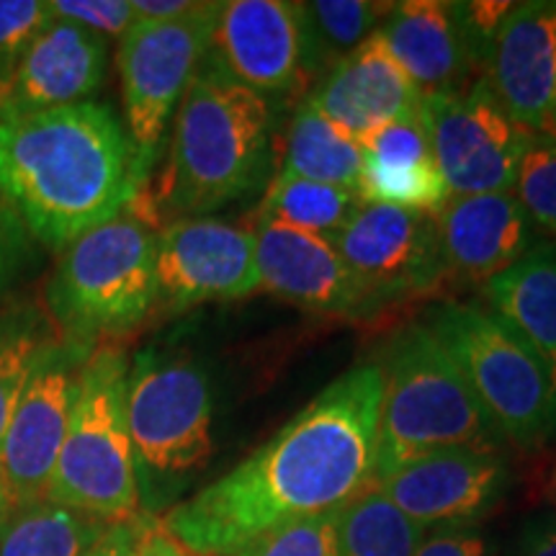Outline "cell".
Returning a JSON list of instances; mask_svg holds the SVG:
<instances>
[{
	"instance_id": "6da1fadb",
	"label": "cell",
	"mask_w": 556,
	"mask_h": 556,
	"mask_svg": "<svg viewBox=\"0 0 556 556\" xmlns=\"http://www.w3.org/2000/svg\"><path fill=\"white\" fill-rule=\"evenodd\" d=\"M381 366L325 387L266 446L163 518L191 556H232L289 520L343 510L377 484Z\"/></svg>"
},
{
	"instance_id": "7a4b0ae2",
	"label": "cell",
	"mask_w": 556,
	"mask_h": 556,
	"mask_svg": "<svg viewBox=\"0 0 556 556\" xmlns=\"http://www.w3.org/2000/svg\"><path fill=\"white\" fill-rule=\"evenodd\" d=\"M142 197L127 129L99 101L0 119V204L62 253Z\"/></svg>"
},
{
	"instance_id": "3957f363",
	"label": "cell",
	"mask_w": 556,
	"mask_h": 556,
	"mask_svg": "<svg viewBox=\"0 0 556 556\" xmlns=\"http://www.w3.org/2000/svg\"><path fill=\"white\" fill-rule=\"evenodd\" d=\"M270 103L206 62L191 80L173 124L160 204L184 217L245 199L270 168Z\"/></svg>"
},
{
	"instance_id": "277c9868",
	"label": "cell",
	"mask_w": 556,
	"mask_h": 556,
	"mask_svg": "<svg viewBox=\"0 0 556 556\" xmlns=\"http://www.w3.org/2000/svg\"><path fill=\"white\" fill-rule=\"evenodd\" d=\"M377 364V482L433 451L495 446V426L426 323L402 330Z\"/></svg>"
},
{
	"instance_id": "5b68a950",
	"label": "cell",
	"mask_w": 556,
	"mask_h": 556,
	"mask_svg": "<svg viewBox=\"0 0 556 556\" xmlns=\"http://www.w3.org/2000/svg\"><path fill=\"white\" fill-rule=\"evenodd\" d=\"M157 232L131 212L62 250L47 283L54 332L88 348L135 330L157 309Z\"/></svg>"
},
{
	"instance_id": "8992f818",
	"label": "cell",
	"mask_w": 556,
	"mask_h": 556,
	"mask_svg": "<svg viewBox=\"0 0 556 556\" xmlns=\"http://www.w3.org/2000/svg\"><path fill=\"white\" fill-rule=\"evenodd\" d=\"M127 377L129 356L119 345L99 343L90 351L45 497L109 526L139 516Z\"/></svg>"
},
{
	"instance_id": "52a82bcc",
	"label": "cell",
	"mask_w": 556,
	"mask_h": 556,
	"mask_svg": "<svg viewBox=\"0 0 556 556\" xmlns=\"http://www.w3.org/2000/svg\"><path fill=\"white\" fill-rule=\"evenodd\" d=\"M497 435L539 448L556 435V381L544 358L479 304L446 302L426 319Z\"/></svg>"
},
{
	"instance_id": "ba28073f",
	"label": "cell",
	"mask_w": 556,
	"mask_h": 556,
	"mask_svg": "<svg viewBox=\"0 0 556 556\" xmlns=\"http://www.w3.org/2000/svg\"><path fill=\"white\" fill-rule=\"evenodd\" d=\"M214 394L193 358L144 348L129 361L127 428L139 486L176 482L212 456Z\"/></svg>"
},
{
	"instance_id": "9c48e42d",
	"label": "cell",
	"mask_w": 556,
	"mask_h": 556,
	"mask_svg": "<svg viewBox=\"0 0 556 556\" xmlns=\"http://www.w3.org/2000/svg\"><path fill=\"white\" fill-rule=\"evenodd\" d=\"M219 3L173 21H135L119 39L116 65L122 75L124 122L135 155V176L144 189L155 168L165 129L204 65Z\"/></svg>"
},
{
	"instance_id": "30bf717a",
	"label": "cell",
	"mask_w": 556,
	"mask_h": 556,
	"mask_svg": "<svg viewBox=\"0 0 556 556\" xmlns=\"http://www.w3.org/2000/svg\"><path fill=\"white\" fill-rule=\"evenodd\" d=\"M420 122L451 197L516 189L526 131L500 106L482 75L456 93L426 96Z\"/></svg>"
},
{
	"instance_id": "8fae6325",
	"label": "cell",
	"mask_w": 556,
	"mask_h": 556,
	"mask_svg": "<svg viewBox=\"0 0 556 556\" xmlns=\"http://www.w3.org/2000/svg\"><path fill=\"white\" fill-rule=\"evenodd\" d=\"M204 62L263 99L294 96L319 75L302 3L289 0L219 3Z\"/></svg>"
},
{
	"instance_id": "7c38bea8",
	"label": "cell",
	"mask_w": 556,
	"mask_h": 556,
	"mask_svg": "<svg viewBox=\"0 0 556 556\" xmlns=\"http://www.w3.org/2000/svg\"><path fill=\"white\" fill-rule=\"evenodd\" d=\"M332 245L371 312L433 294L448 278L433 214L364 201Z\"/></svg>"
},
{
	"instance_id": "4fadbf2b",
	"label": "cell",
	"mask_w": 556,
	"mask_h": 556,
	"mask_svg": "<svg viewBox=\"0 0 556 556\" xmlns=\"http://www.w3.org/2000/svg\"><path fill=\"white\" fill-rule=\"evenodd\" d=\"M93 348L58 338L41 353L21 389L0 443V471L13 510L47 497L65 441L80 368Z\"/></svg>"
},
{
	"instance_id": "5bb4252c",
	"label": "cell",
	"mask_w": 556,
	"mask_h": 556,
	"mask_svg": "<svg viewBox=\"0 0 556 556\" xmlns=\"http://www.w3.org/2000/svg\"><path fill=\"white\" fill-rule=\"evenodd\" d=\"M155 274L163 315L261 291L253 232L214 217L173 219L160 229Z\"/></svg>"
},
{
	"instance_id": "9a60e30c",
	"label": "cell",
	"mask_w": 556,
	"mask_h": 556,
	"mask_svg": "<svg viewBox=\"0 0 556 556\" xmlns=\"http://www.w3.org/2000/svg\"><path fill=\"white\" fill-rule=\"evenodd\" d=\"M482 78L526 135H548L556 80V0L510 5L492 37Z\"/></svg>"
},
{
	"instance_id": "2e32d148",
	"label": "cell",
	"mask_w": 556,
	"mask_h": 556,
	"mask_svg": "<svg viewBox=\"0 0 556 556\" xmlns=\"http://www.w3.org/2000/svg\"><path fill=\"white\" fill-rule=\"evenodd\" d=\"M505 477L495 446H454L415 458L377 486L415 523L464 526L495 503Z\"/></svg>"
},
{
	"instance_id": "e0dca14e",
	"label": "cell",
	"mask_w": 556,
	"mask_h": 556,
	"mask_svg": "<svg viewBox=\"0 0 556 556\" xmlns=\"http://www.w3.org/2000/svg\"><path fill=\"white\" fill-rule=\"evenodd\" d=\"M253 238L261 289L317 315H371L330 240L261 217Z\"/></svg>"
},
{
	"instance_id": "ac0fdd59",
	"label": "cell",
	"mask_w": 556,
	"mask_h": 556,
	"mask_svg": "<svg viewBox=\"0 0 556 556\" xmlns=\"http://www.w3.org/2000/svg\"><path fill=\"white\" fill-rule=\"evenodd\" d=\"M377 34L420 90L422 99L469 88L477 80V73H482L462 3H446V0L394 3Z\"/></svg>"
},
{
	"instance_id": "d6986e66",
	"label": "cell",
	"mask_w": 556,
	"mask_h": 556,
	"mask_svg": "<svg viewBox=\"0 0 556 556\" xmlns=\"http://www.w3.org/2000/svg\"><path fill=\"white\" fill-rule=\"evenodd\" d=\"M304 101L364 144L387 124L415 114L422 96L379 34H374L358 50L338 60Z\"/></svg>"
},
{
	"instance_id": "ffe728a7",
	"label": "cell",
	"mask_w": 556,
	"mask_h": 556,
	"mask_svg": "<svg viewBox=\"0 0 556 556\" xmlns=\"http://www.w3.org/2000/svg\"><path fill=\"white\" fill-rule=\"evenodd\" d=\"M433 219L448 278L482 287L539 242L536 225L513 193L451 197Z\"/></svg>"
},
{
	"instance_id": "44dd1931",
	"label": "cell",
	"mask_w": 556,
	"mask_h": 556,
	"mask_svg": "<svg viewBox=\"0 0 556 556\" xmlns=\"http://www.w3.org/2000/svg\"><path fill=\"white\" fill-rule=\"evenodd\" d=\"M106 37L52 16L21 62L0 119L88 101L106 78Z\"/></svg>"
},
{
	"instance_id": "7402d4cb",
	"label": "cell",
	"mask_w": 556,
	"mask_h": 556,
	"mask_svg": "<svg viewBox=\"0 0 556 556\" xmlns=\"http://www.w3.org/2000/svg\"><path fill=\"white\" fill-rule=\"evenodd\" d=\"M358 197L366 204H389L422 214H438L451 199L420 122V109L366 139Z\"/></svg>"
},
{
	"instance_id": "603a6c76",
	"label": "cell",
	"mask_w": 556,
	"mask_h": 556,
	"mask_svg": "<svg viewBox=\"0 0 556 556\" xmlns=\"http://www.w3.org/2000/svg\"><path fill=\"white\" fill-rule=\"evenodd\" d=\"M486 309L544 358L556 381V242L539 240L516 266L486 281Z\"/></svg>"
},
{
	"instance_id": "cb8c5ba5",
	"label": "cell",
	"mask_w": 556,
	"mask_h": 556,
	"mask_svg": "<svg viewBox=\"0 0 556 556\" xmlns=\"http://www.w3.org/2000/svg\"><path fill=\"white\" fill-rule=\"evenodd\" d=\"M361 170H364V144L325 119L307 101L299 103L289 124L283 165L278 173L358 193Z\"/></svg>"
},
{
	"instance_id": "d4e9b609",
	"label": "cell",
	"mask_w": 556,
	"mask_h": 556,
	"mask_svg": "<svg viewBox=\"0 0 556 556\" xmlns=\"http://www.w3.org/2000/svg\"><path fill=\"white\" fill-rule=\"evenodd\" d=\"M106 531L99 518L41 500L0 520V556H86Z\"/></svg>"
},
{
	"instance_id": "484cf974",
	"label": "cell",
	"mask_w": 556,
	"mask_h": 556,
	"mask_svg": "<svg viewBox=\"0 0 556 556\" xmlns=\"http://www.w3.org/2000/svg\"><path fill=\"white\" fill-rule=\"evenodd\" d=\"M428 528L407 518L377 484L340 510L338 556H415Z\"/></svg>"
},
{
	"instance_id": "4316f807",
	"label": "cell",
	"mask_w": 556,
	"mask_h": 556,
	"mask_svg": "<svg viewBox=\"0 0 556 556\" xmlns=\"http://www.w3.org/2000/svg\"><path fill=\"white\" fill-rule=\"evenodd\" d=\"M361 204L364 201L356 191L278 173L263 197L258 217L276 219L332 242L356 217Z\"/></svg>"
},
{
	"instance_id": "83f0119b",
	"label": "cell",
	"mask_w": 556,
	"mask_h": 556,
	"mask_svg": "<svg viewBox=\"0 0 556 556\" xmlns=\"http://www.w3.org/2000/svg\"><path fill=\"white\" fill-rule=\"evenodd\" d=\"M394 3L374 0H315L302 3L307 31L315 52L317 73L330 70L345 54L358 50L368 37L379 31L381 21Z\"/></svg>"
},
{
	"instance_id": "f1b7e54d",
	"label": "cell",
	"mask_w": 556,
	"mask_h": 556,
	"mask_svg": "<svg viewBox=\"0 0 556 556\" xmlns=\"http://www.w3.org/2000/svg\"><path fill=\"white\" fill-rule=\"evenodd\" d=\"M58 338L50 319L34 307L13 309L0 317V443L31 368Z\"/></svg>"
},
{
	"instance_id": "f546056e",
	"label": "cell",
	"mask_w": 556,
	"mask_h": 556,
	"mask_svg": "<svg viewBox=\"0 0 556 556\" xmlns=\"http://www.w3.org/2000/svg\"><path fill=\"white\" fill-rule=\"evenodd\" d=\"M513 197L520 201L536 229H544L556 242V137L526 135Z\"/></svg>"
},
{
	"instance_id": "4dcf8cb0",
	"label": "cell",
	"mask_w": 556,
	"mask_h": 556,
	"mask_svg": "<svg viewBox=\"0 0 556 556\" xmlns=\"http://www.w3.org/2000/svg\"><path fill=\"white\" fill-rule=\"evenodd\" d=\"M338 526L340 510L289 520L232 556H338Z\"/></svg>"
},
{
	"instance_id": "1f68e13d",
	"label": "cell",
	"mask_w": 556,
	"mask_h": 556,
	"mask_svg": "<svg viewBox=\"0 0 556 556\" xmlns=\"http://www.w3.org/2000/svg\"><path fill=\"white\" fill-rule=\"evenodd\" d=\"M52 21L45 0H0V103L16 80L34 39Z\"/></svg>"
},
{
	"instance_id": "d6a6232c",
	"label": "cell",
	"mask_w": 556,
	"mask_h": 556,
	"mask_svg": "<svg viewBox=\"0 0 556 556\" xmlns=\"http://www.w3.org/2000/svg\"><path fill=\"white\" fill-rule=\"evenodd\" d=\"M50 11L54 18L101 34V37L122 39L135 24L129 0H52Z\"/></svg>"
},
{
	"instance_id": "836d02e7",
	"label": "cell",
	"mask_w": 556,
	"mask_h": 556,
	"mask_svg": "<svg viewBox=\"0 0 556 556\" xmlns=\"http://www.w3.org/2000/svg\"><path fill=\"white\" fill-rule=\"evenodd\" d=\"M415 556H486L482 533L467 526H441L417 548Z\"/></svg>"
},
{
	"instance_id": "e575fe53",
	"label": "cell",
	"mask_w": 556,
	"mask_h": 556,
	"mask_svg": "<svg viewBox=\"0 0 556 556\" xmlns=\"http://www.w3.org/2000/svg\"><path fill=\"white\" fill-rule=\"evenodd\" d=\"M150 526H152V520L144 516H137L131 520H124V523L109 526L106 536H103L93 548H90L86 556H131L135 546L139 544V539L148 533Z\"/></svg>"
},
{
	"instance_id": "d590c367",
	"label": "cell",
	"mask_w": 556,
	"mask_h": 556,
	"mask_svg": "<svg viewBox=\"0 0 556 556\" xmlns=\"http://www.w3.org/2000/svg\"><path fill=\"white\" fill-rule=\"evenodd\" d=\"M21 258V222L0 204V287L9 281Z\"/></svg>"
},
{
	"instance_id": "8d00e7d4",
	"label": "cell",
	"mask_w": 556,
	"mask_h": 556,
	"mask_svg": "<svg viewBox=\"0 0 556 556\" xmlns=\"http://www.w3.org/2000/svg\"><path fill=\"white\" fill-rule=\"evenodd\" d=\"M135 21H173L197 9L189 0H129Z\"/></svg>"
},
{
	"instance_id": "74e56055",
	"label": "cell",
	"mask_w": 556,
	"mask_h": 556,
	"mask_svg": "<svg viewBox=\"0 0 556 556\" xmlns=\"http://www.w3.org/2000/svg\"><path fill=\"white\" fill-rule=\"evenodd\" d=\"M131 556H191L184 546L178 544L170 533L163 531V526H150L148 533L139 539Z\"/></svg>"
},
{
	"instance_id": "f35d334b",
	"label": "cell",
	"mask_w": 556,
	"mask_h": 556,
	"mask_svg": "<svg viewBox=\"0 0 556 556\" xmlns=\"http://www.w3.org/2000/svg\"><path fill=\"white\" fill-rule=\"evenodd\" d=\"M516 556H556V528L528 526L518 544Z\"/></svg>"
},
{
	"instance_id": "ab89813d",
	"label": "cell",
	"mask_w": 556,
	"mask_h": 556,
	"mask_svg": "<svg viewBox=\"0 0 556 556\" xmlns=\"http://www.w3.org/2000/svg\"><path fill=\"white\" fill-rule=\"evenodd\" d=\"M13 510L11 505V497H9V490H5V479H3V471H0V520H3L9 513Z\"/></svg>"
},
{
	"instance_id": "60d3db41",
	"label": "cell",
	"mask_w": 556,
	"mask_h": 556,
	"mask_svg": "<svg viewBox=\"0 0 556 556\" xmlns=\"http://www.w3.org/2000/svg\"><path fill=\"white\" fill-rule=\"evenodd\" d=\"M548 135L556 137V80H554V96H552V114H548Z\"/></svg>"
},
{
	"instance_id": "b9f144b4",
	"label": "cell",
	"mask_w": 556,
	"mask_h": 556,
	"mask_svg": "<svg viewBox=\"0 0 556 556\" xmlns=\"http://www.w3.org/2000/svg\"><path fill=\"white\" fill-rule=\"evenodd\" d=\"M546 492H548V500H552V505L556 507V469H554L552 479H548V486H546Z\"/></svg>"
}]
</instances>
